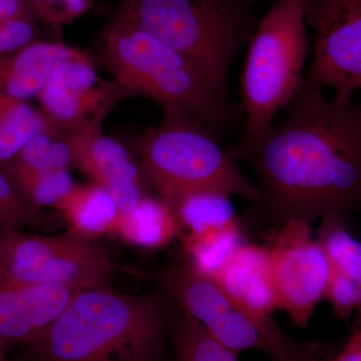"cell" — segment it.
I'll list each match as a JSON object with an SVG mask.
<instances>
[{"label":"cell","instance_id":"obj_7","mask_svg":"<svg viewBox=\"0 0 361 361\" xmlns=\"http://www.w3.org/2000/svg\"><path fill=\"white\" fill-rule=\"evenodd\" d=\"M111 270L108 252L92 240L0 230V283L89 288L104 285Z\"/></svg>","mask_w":361,"mask_h":361},{"label":"cell","instance_id":"obj_12","mask_svg":"<svg viewBox=\"0 0 361 361\" xmlns=\"http://www.w3.org/2000/svg\"><path fill=\"white\" fill-rule=\"evenodd\" d=\"M103 120L99 116L71 132L73 164L110 193L123 212L144 197L140 173L122 145L103 134Z\"/></svg>","mask_w":361,"mask_h":361},{"label":"cell","instance_id":"obj_34","mask_svg":"<svg viewBox=\"0 0 361 361\" xmlns=\"http://www.w3.org/2000/svg\"><path fill=\"white\" fill-rule=\"evenodd\" d=\"M130 1V0H123V2Z\"/></svg>","mask_w":361,"mask_h":361},{"label":"cell","instance_id":"obj_35","mask_svg":"<svg viewBox=\"0 0 361 361\" xmlns=\"http://www.w3.org/2000/svg\"><path fill=\"white\" fill-rule=\"evenodd\" d=\"M360 108H361V104H360Z\"/></svg>","mask_w":361,"mask_h":361},{"label":"cell","instance_id":"obj_22","mask_svg":"<svg viewBox=\"0 0 361 361\" xmlns=\"http://www.w3.org/2000/svg\"><path fill=\"white\" fill-rule=\"evenodd\" d=\"M348 219L345 216L336 213L323 216L315 239L330 266L360 283L361 243L348 232Z\"/></svg>","mask_w":361,"mask_h":361},{"label":"cell","instance_id":"obj_13","mask_svg":"<svg viewBox=\"0 0 361 361\" xmlns=\"http://www.w3.org/2000/svg\"><path fill=\"white\" fill-rule=\"evenodd\" d=\"M113 89L102 82L87 54L63 61L39 94L45 116L71 132L104 116Z\"/></svg>","mask_w":361,"mask_h":361},{"label":"cell","instance_id":"obj_2","mask_svg":"<svg viewBox=\"0 0 361 361\" xmlns=\"http://www.w3.org/2000/svg\"><path fill=\"white\" fill-rule=\"evenodd\" d=\"M180 310L163 289L130 295L89 287L23 346L27 361H161Z\"/></svg>","mask_w":361,"mask_h":361},{"label":"cell","instance_id":"obj_25","mask_svg":"<svg viewBox=\"0 0 361 361\" xmlns=\"http://www.w3.org/2000/svg\"><path fill=\"white\" fill-rule=\"evenodd\" d=\"M42 226L39 209L20 193L0 169V230L32 229Z\"/></svg>","mask_w":361,"mask_h":361},{"label":"cell","instance_id":"obj_3","mask_svg":"<svg viewBox=\"0 0 361 361\" xmlns=\"http://www.w3.org/2000/svg\"><path fill=\"white\" fill-rule=\"evenodd\" d=\"M120 18L182 54L221 97L256 25L246 0H130Z\"/></svg>","mask_w":361,"mask_h":361},{"label":"cell","instance_id":"obj_15","mask_svg":"<svg viewBox=\"0 0 361 361\" xmlns=\"http://www.w3.org/2000/svg\"><path fill=\"white\" fill-rule=\"evenodd\" d=\"M84 54L61 42H32L0 59V92L23 101L39 97L61 63Z\"/></svg>","mask_w":361,"mask_h":361},{"label":"cell","instance_id":"obj_19","mask_svg":"<svg viewBox=\"0 0 361 361\" xmlns=\"http://www.w3.org/2000/svg\"><path fill=\"white\" fill-rule=\"evenodd\" d=\"M0 169L16 189L35 208L59 210L77 186L68 170H37L16 161L1 164Z\"/></svg>","mask_w":361,"mask_h":361},{"label":"cell","instance_id":"obj_27","mask_svg":"<svg viewBox=\"0 0 361 361\" xmlns=\"http://www.w3.org/2000/svg\"><path fill=\"white\" fill-rule=\"evenodd\" d=\"M39 16L52 25H65L80 18L90 6V0H30Z\"/></svg>","mask_w":361,"mask_h":361},{"label":"cell","instance_id":"obj_10","mask_svg":"<svg viewBox=\"0 0 361 361\" xmlns=\"http://www.w3.org/2000/svg\"><path fill=\"white\" fill-rule=\"evenodd\" d=\"M270 253L277 310L304 329L324 298L329 260L313 238L310 223L302 220H289L279 228Z\"/></svg>","mask_w":361,"mask_h":361},{"label":"cell","instance_id":"obj_1","mask_svg":"<svg viewBox=\"0 0 361 361\" xmlns=\"http://www.w3.org/2000/svg\"><path fill=\"white\" fill-rule=\"evenodd\" d=\"M288 106L283 123L232 151L260 182L251 220L279 229L289 220L361 213V108L353 92L327 96L303 82Z\"/></svg>","mask_w":361,"mask_h":361},{"label":"cell","instance_id":"obj_14","mask_svg":"<svg viewBox=\"0 0 361 361\" xmlns=\"http://www.w3.org/2000/svg\"><path fill=\"white\" fill-rule=\"evenodd\" d=\"M82 289L0 283V360L51 325Z\"/></svg>","mask_w":361,"mask_h":361},{"label":"cell","instance_id":"obj_17","mask_svg":"<svg viewBox=\"0 0 361 361\" xmlns=\"http://www.w3.org/2000/svg\"><path fill=\"white\" fill-rule=\"evenodd\" d=\"M70 233L92 240L115 234L121 210L110 193L96 184L77 186L59 207Z\"/></svg>","mask_w":361,"mask_h":361},{"label":"cell","instance_id":"obj_24","mask_svg":"<svg viewBox=\"0 0 361 361\" xmlns=\"http://www.w3.org/2000/svg\"><path fill=\"white\" fill-rule=\"evenodd\" d=\"M11 161L37 170H68L73 165L68 137L56 135L54 128L35 135Z\"/></svg>","mask_w":361,"mask_h":361},{"label":"cell","instance_id":"obj_6","mask_svg":"<svg viewBox=\"0 0 361 361\" xmlns=\"http://www.w3.org/2000/svg\"><path fill=\"white\" fill-rule=\"evenodd\" d=\"M140 154L160 198L171 206L195 192H220L251 203L260 193L234 154L210 130L180 114L166 113L165 121L142 137Z\"/></svg>","mask_w":361,"mask_h":361},{"label":"cell","instance_id":"obj_23","mask_svg":"<svg viewBox=\"0 0 361 361\" xmlns=\"http://www.w3.org/2000/svg\"><path fill=\"white\" fill-rule=\"evenodd\" d=\"M171 339L176 361H238V355L216 341L205 329L180 310Z\"/></svg>","mask_w":361,"mask_h":361},{"label":"cell","instance_id":"obj_4","mask_svg":"<svg viewBox=\"0 0 361 361\" xmlns=\"http://www.w3.org/2000/svg\"><path fill=\"white\" fill-rule=\"evenodd\" d=\"M104 59L116 85L160 104L213 130L225 127L224 99L182 54L139 26L120 18L104 39Z\"/></svg>","mask_w":361,"mask_h":361},{"label":"cell","instance_id":"obj_30","mask_svg":"<svg viewBox=\"0 0 361 361\" xmlns=\"http://www.w3.org/2000/svg\"><path fill=\"white\" fill-rule=\"evenodd\" d=\"M30 18L23 0H0V23Z\"/></svg>","mask_w":361,"mask_h":361},{"label":"cell","instance_id":"obj_28","mask_svg":"<svg viewBox=\"0 0 361 361\" xmlns=\"http://www.w3.org/2000/svg\"><path fill=\"white\" fill-rule=\"evenodd\" d=\"M35 32L30 18L0 23V59L32 44Z\"/></svg>","mask_w":361,"mask_h":361},{"label":"cell","instance_id":"obj_32","mask_svg":"<svg viewBox=\"0 0 361 361\" xmlns=\"http://www.w3.org/2000/svg\"><path fill=\"white\" fill-rule=\"evenodd\" d=\"M360 300H358L357 307L355 310V322H353V329L361 330V279L360 281Z\"/></svg>","mask_w":361,"mask_h":361},{"label":"cell","instance_id":"obj_29","mask_svg":"<svg viewBox=\"0 0 361 361\" xmlns=\"http://www.w3.org/2000/svg\"><path fill=\"white\" fill-rule=\"evenodd\" d=\"M327 361H361V330L351 329L345 344Z\"/></svg>","mask_w":361,"mask_h":361},{"label":"cell","instance_id":"obj_31","mask_svg":"<svg viewBox=\"0 0 361 361\" xmlns=\"http://www.w3.org/2000/svg\"><path fill=\"white\" fill-rule=\"evenodd\" d=\"M331 351L329 349L317 351L312 355L303 356V357L295 358V360H284V361H327L331 356Z\"/></svg>","mask_w":361,"mask_h":361},{"label":"cell","instance_id":"obj_20","mask_svg":"<svg viewBox=\"0 0 361 361\" xmlns=\"http://www.w3.org/2000/svg\"><path fill=\"white\" fill-rule=\"evenodd\" d=\"M54 125L26 101L0 92V165L13 160L35 135Z\"/></svg>","mask_w":361,"mask_h":361},{"label":"cell","instance_id":"obj_33","mask_svg":"<svg viewBox=\"0 0 361 361\" xmlns=\"http://www.w3.org/2000/svg\"><path fill=\"white\" fill-rule=\"evenodd\" d=\"M0 361H18V360H11V358L9 357H6V358H2V360H0ZM27 361V360H26Z\"/></svg>","mask_w":361,"mask_h":361},{"label":"cell","instance_id":"obj_9","mask_svg":"<svg viewBox=\"0 0 361 361\" xmlns=\"http://www.w3.org/2000/svg\"><path fill=\"white\" fill-rule=\"evenodd\" d=\"M315 30L304 82L334 92L361 90V0H306Z\"/></svg>","mask_w":361,"mask_h":361},{"label":"cell","instance_id":"obj_16","mask_svg":"<svg viewBox=\"0 0 361 361\" xmlns=\"http://www.w3.org/2000/svg\"><path fill=\"white\" fill-rule=\"evenodd\" d=\"M115 234L132 245L156 250L174 241L182 234V228L170 204L144 196L129 210L121 212Z\"/></svg>","mask_w":361,"mask_h":361},{"label":"cell","instance_id":"obj_5","mask_svg":"<svg viewBox=\"0 0 361 361\" xmlns=\"http://www.w3.org/2000/svg\"><path fill=\"white\" fill-rule=\"evenodd\" d=\"M306 21V0H276L256 26L241 78L245 113L242 145L262 137L278 111L288 106L302 87Z\"/></svg>","mask_w":361,"mask_h":361},{"label":"cell","instance_id":"obj_11","mask_svg":"<svg viewBox=\"0 0 361 361\" xmlns=\"http://www.w3.org/2000/svg\"><path fill=\"white\" fill-rule=\"evenodd\" d=\"M213 279L258 325L269 345L271 360H292L312 348V341L291 338L273 319L277 300L270 248L244 243Z\"/></svg>","mask_w":361,"mask_h":361},{"label":"cell","instance_id":"obj_26","mask_svg":"<svg viewBox=\"0 0 361 361\" xmlns=\"http://www.w3.org/2000/svg\"><path fill=\"white\" fill-rule=\"evenodd\" d=\"M324 298L331 305L337 317L348 322L360 300V285L345 273L330 266Z\"/></svg>","mask_w":361,"mask_h":361},{"label":"cell","instance_id":"obj_18","mask_svg":"<svg viewBox=\"0 0 361 361\" xmlns=\"http://www.w3.org/2000/svg\"><path fill=\"white\" fill-rule=\"evenodd\" d=\"M182 243L185 262L197 272L214 278L243 245L241 223L200 233H186L183 235Z\"/></svg>","mask_w":361,"mask_h":361},{"label":"cell","instance_id":"obj_21","mask_svg":"<svg viewBox=\"0 0 361 361\" xmlns=\"http://www.w3.org/2000/svg\"><path fill=\"white\" fill-rule=\"evenodd\" d=\"M182 233H200L240 222L231 197L216 191H200L182 197L172 206Z\"/></svg>","mask_w":361,"mask_h":361},{"label":"cell","instance_id":"obj_8","mask_svg":"<svg viewBox=\"0 0 361 361\" xmlns=\"http://www.w3.org/2000/svg\"><path fill=\"white\" fill-rule=\"evenodd\" d=\"M156 277L180 310L226 348L238 356L245 350L262 351L269 356V345L258 325L213 278L197 272L186 262L164 266L157 270Z\"/></svg>","mask_w":361,"mask_h":361}]
</instances>
